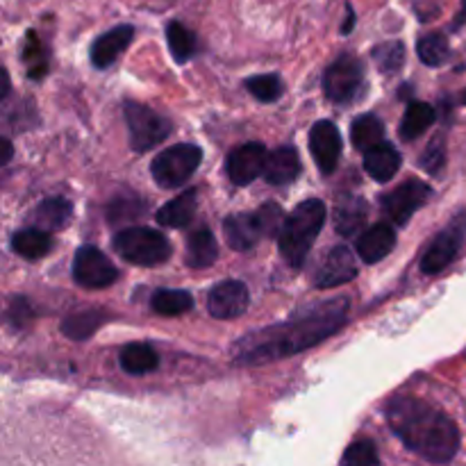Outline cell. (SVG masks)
Segmentation results:
<instances>
[{"instance_id": "obj_16", "label": "cell", "mask_w": 466, "mask_h": 466, "mask_svg": "<svg viewBox=\"0 0 466 466\" xmlns=\"http://www.w3.org/2000/svg\"><path fill=\"white\" fill-rule=\"evenodd\" d=\"M396 246V230L387 223H376L358 237V255L364 264H376L385 259Z\"/></svg>"}, {"instance_id": "obj_24", "label": "cell", "mask_w": 466, "mask_h": 466, "mask_svg": "<svg viewBox=\"0 0 466 466\" xmlns=\"http://www.w3.org/2000/svg\"><path fill=\"white\" fill-rule=\"evenodd\" d=\"M12 248L14 253L25 259H41L53 248V239L44 228H25V230L14 232Z\"/></svg>"}, {"instance_id": "obj_43", "label": "cell", "mask_w": 466, "mask_h": 466, "mask_svg": "<svg viewBox=\"0 0 466 466\" xmlns=\"http://www.w3.org/2000/svg\"><path fill=\"white\" fill-rule=\"evenodd\" d=\"M458 218H460V221H462V226L466 228V212L462 214V217H458Z\"/></svg>"}, {"instance_id": "obj_34", "label": "cell", "mask_w": 466, "mask_h": 466, "mask_svg": "<svg viewBox=\"0 0 466 466\" xmlns=\"http://www.w3.org/2000/svg\"><path fill=\"white\" fill-rule=\"evenodd\" d=\"M246 89L255 96L262 103H276L282 96L285 86H282V80L276 76V73H264V76H255L246 80Z\"/></svg>"}, {"instance_id": "obj_6", "label": "cell", "mask_w": 466, "mask_h": 466, "mask_svg": "<svg viewBox=\"0 0 466 466\" xmlns=\"http://www.w3.org/2000/svg\"><path fill=\"white\" fill-rule=\"evenodd\" d=\"M123 116H126L127 132H130V146L137 153H146V150L155 148L164 139H168L173 130L168 118L150 109L148 105L135 103V100H126Z\"/></svg>"}, {"instance_id": "obj_36", "label": "cell", "mask_w": 466, "mask_h": 466, "mask_svg": "<svg viewBox=\"0 0 466 466\" xmlns=\"http://www.w3.org/2000/svg\"><path fill=\"white\" fill-rule=\"evenodd\" d=\"M419 164H421L423 171L432 173V176H437V173H441V168H444L446 164V141L444 137H435V139L428 144V148L423 150L421 157H419Z\"/></svg>"}, {"instance_id": "obj_20", "label": "cell", "mask_w": 466, "mask_h": 466, "mask_svg": "<svg viewBox=\"0 0 466 466\" xmlns=\"http://www.w3.org/2000/svg\"><path fill=\"white\" fill-rule=\"evenodd\" d=\"M403 157L391 144H378L373 148L364 150V171L376 182H390L399 173Z\"/></svg>"}, {"instance_id": "obj_9", "label": "cell", "mask_w": 466, "mask_h": 466, "mask_svg": "<svg viewBox=\"0 0 466 466\" xmlns=\"http://www.w3.org/2000/svg\"><path fill=\"white\" fill-rule=\"evenodd\" d=\"M432 189L421 180H410L405 185L396 187L394 191L385 194L380 198L382 209H385L387 217L396 223V226H405L410 218L414 217V212L423 208L431 198Z\"/></svg>"}, {"instance_id": "obj_25", "label": "cell", "mask_w": 466, "mask_h": 466, "mask_svg": "<svg viewBox=\"0 0 466 466\" xmlns=\"http://www.w3.org/2000/svg\"><path fill=\"white\" fill-rule=\"evenodd\" d=\"M118 364L130 376H146L159 367V358L148 344H127L121 349Z\"/></svg>"}, {"instance_id": "obj_4", "label": "cell", "mask_w": 466, "mask_h": 466, "mask_svg": "<svg viewBox=\"0 0 466 466\" xmlns=\"http://www.w3.org/2000/svg\"><path fill=\"white\" fill-rule=\"evenodd\" d=\"M114 250L137 267H157L171 258V241L150 228H126L114 237Z\"/></svg>"}, {"instance_id": "obj_38", "label": "cell", "mask_w": 466, "mask_h": 466, "mask_svg": "<svg viewBox=\"0 0 466 466\" xmlns=\"http://www.w3.org/2000/svg\"><path fill=\"white\" fill-rule=\"evenodd\" d=\"M132 200L135 198H123V200H116V203L112 205V208H109V212H107V217L112 218L114 223H118V221H123V218H127V221H130V218H137L141 214V208H144V205L139 203V200H137L135 205H130Z\"/></svg>"}, {"instance_id": "obj_13", "label": "cell", "mask_w": 466, "mask_h": 466, "mask_svg": "<svg viewBox=\"0 0 466 466\" xmlns=\"http://www.w3.org/2000/svg\"><path fill=\"white\" fill-rule=\"evenodd\" d=\"M267 148L262 144H244L235 148L228 157V176L235 185L246 187L255 180V177L264 176V167H267Z\"/></svg>"}, {"instance_id": "obj_41", "label": "cell", "mask_w": 466, "mask_h": 466, "mask_svg": "<svg viewBox=\"0 0 466 466\" xmlns=\"http://www.w3.org/2000/svg\"><path fill=\"white\" fill-rule=\"evenodd\" d=\"M346 9H349V21L341 25V35H349V32L353 30V23H355V14H353V9H350V5Z\"/></svg>"}, {"instance_id": "obj_10", "label": "cell", "mask_w": 466, "mask_h": 466, "mask_svg": "<svg viewBox=\"0 0 466 466\" xmlns=\"http://www.w3.org/2000/svg\"><path fill=\"white\" fill-rule=\"evenodd\" d=\"M466 239V228L462 226L460 218H455L444 232L432 239V244L428 246V250L421 258V271L426 276H437V273L444 271L451 262L460 255V248H462Z\"/></svg>"}, {"instance_id": "obj_32", "label": "cell", "mask_w": 466, "mask_h": 466, "mask_svg": "<svg viewBox=\"0 0 466 466\" xmlns=\"http://www.w3.org/2000/svg\"><path fill=\"white\" fill-rule=\"evenodd\" d=\"M417 53L428 66H441L449 59L451 48L444 35H426L417 41Z\"/></svg>"}, {"instance_id": "obj_3", "label": "cell", "mask_w": 466, "mask_h": 466, "mask_svg": "<svg viewBox=\"0 0 466 466\" xmlns=\"http://www.w3.org/2000/svg\"><path fill=\"white\" fill-rule=\"evenodd\" d=\"M326 203L319 198L303 200L294 212L287 217L285 226H282L280 235H278V246H280V255L294 271H299L308 259L309 250H312L314 241H317L319 232H321L323 223H326Z\"/></svg>"}, {"instance_id": "obj_39", "label": "cell", "mask_w": 466, "mask_h": 466, "mask_svg": "<svg viewBox=\"0 0 466 466\" xmlns=\"http://www.w3.org/2000/svg\"><path fill=\"white\" fill-rule=\"evenodd\" d=\"M7 319L14 323V326H23V323L30 321V319H32L30 303H27L25 299H14L12 303H9Z\"/></svg>"}, {"instance_id": "obj_40", "label": "cell", "mask_w": 466, "mask_h": 466, "mask_svg": "<svg viewBox=\"0 0 466 466\" xmlns=\"http://www.w3.org/2000/svg\"><path fill=\"white\" fill-rule=\"evenodd\" d=\"M414 9H417V16L421 18V21H431V18H435L437 14H440L437 0H417V3H414Z\"/></svg>"}, {"instance_id": "obj_33", "label": "cell", "mask_w": 466, "mask_h": 466, "mask_svg": "<svg viewBox=\"0 0 466 466\" xmlns=\"http://www.w3.org/2000/svg\"><path fill=\"white\" fill-rule=\"evenodd\" d=\"M373 62L378 64L382 73L391 76V73L400 71L405 62V46L403 41H387L373 48Z\"/></svg>"}, {"instance_id": "obj_19", "label": "cell", "mask_w": 466, "mask_h": 466, "mask_svg": "<svg viewBox=\"0 0 466 466\" xmlns=\"http://www.w3.org/2000/svg\"><path fill=\"white\" fill-rule=\"evenodd\" d=\"M300 173V157L296 153V148L291 146H282L276 148L273 153H268L267 167H264V180L268 185L285 187L289 182H294Z\"/></svg>"}, {"instance_id": "obj_11", "label": "cell", "mask_w": 466, "mask_h": 466, "mask_svg": "<svg viewBox=\"0 0 466 466\" xmlns=\"http://www.w3.org/2000/svg\"><path fill=\"white\" fill-rule=\"evenodd\" d=\"M341 148H344V141H341V132L337 130L335 123L328 121V118L314 123L312 130H309V150H312L314 162L323 176L335 173L341 157Z\"/></svg>"}, {"instance_id": "obj_27", "label": "cell", "mask_w": 466, "mask_h": 466, "mask_svg": "<svg viewBox=\"0 0 466 466\" xmlns=\"http://www.w3.org/2000/svg\"><path fill=\"white\" fill-rule=\"evenodd\" d=\"M350 141L358 150H369L385 141V126L376 114H360L350 126Z\"/></svg>"}, {"instance_id": "obj_14", "label": "cell", "mask_w": 466, "mask_h": 466, "mask_svg": "<svg viewBox=\"0 0 466 466\" xmlns=\"http://www.w3.org/2000/svg\"><path fill=\"white\" fill-rule=\"evenodd\" d=\"M358 276V264H355L353 253L346 246H335L326 259L319 267L317 276H314V285L319 289H330V287H339L350 282Z\"/></svg>"}, {"instance_id": "obj_17", "label": "cell", "mask_w": 466, "mask_h": 466, "mask_svg": "<svg viewBox=\"0 0 466 466\" xmlns=\"http://www.w3.org/2000/svg\"><path fill=\"white\" fill-rule=\"evenodd\" d=\"M223 237H226L228 246L235 250H250L259 241L262 228H259L258 212L255 214H232L223 221Z\"/></svg>"}, {"instance_id": "obj_26", "label": "cell", "mask_w": 466, "mask_h": 466, "mask_svg": "<svg viewBox=\"0 0 466 466\" xmlns=\"http://www.w3.org/2000/svg\"><path fill=\"white\" fill-rule=\"evenodd\" d=\"M73 217V205L66 198H46L36 205L32 218L36 221V228L44 230H62L68 226Z\"/></svg>"}, {"instance_id": "obj_12", "label": "cell", "mask_w": 466, "mask_h": 466, "mask_svg": "<svg viewBox=\"0 0 466 466\" xmlns=\"http://www.w3.org/2000/svg\"><path fill=\"white\" fill-rule=\"evenodd\" d=\"M248 287L239 280H226L214 287L208 296V309L214 319H237L248 309Z\"/></svg>"}, {"instance_id": "obj_30", "label": "cell", "mask_w": 466, "mask_h": 466, "mask_svg": "<svg viewBox=\"0 0 466 466\" xmlns=\"http://www.w3.org/2000/svg\"><path fill=\"white\" fill-rule=\"evenodd\" d=\"M150 305L162 317H180L194 308V299L189 291L182 289H157L150 299Z\"/></svg>"}, {"instance_id": "obj_5", "label": "cell", "mask_w": 466, "mask_h": 466, "mask_svg": "<svg viewBox=\"0 0 466 466\" xmlns=\"http://www.w3.org/2000/svg\"><path fill=\"white\" fill-rule=\"evenodd\" d=\"M203 162V150L194 144H176L162 150L150 164L155 182L162 189H177L185 185Z\"/></svg>"}, {"instance_id": "obj_42", "label": "cell", "mask_w": 466, "mask_h": 466, "mask_svg": "<svg viewBox=\"0 0 466 466\" xmlns=\"http://www.w3.org/2000/svg\"><path fill=\"white\" fill-rule=\"evenodd\" d=\"M0 157H3V164H7L12 159V141L9 139H3V155Z\"/></svg>"}, {"instance_id": "obj_15", "label": "cell", "mask_w": 466, "mask_h": 466, "mask_svg": "<svg viewBox=\"0 0 466 466\" xmlns=\"http://www.w3.org/2000/svg\"><path fill=\"white\" fill-rule=\"evenodd\" d=\"M132 36H135V27L132 25H116L114 30L105 32L98 39L91 44V64L96 68H107L116 62L123 55V50L130 46Z\"/></svg>"}, {"instance_id": "obj_7", "label": "cell", "mask_w": 466, "mask_h": 466, "mask_svg": "<svg viewBox=\"0 0 466 466\" xmlns=\"http://www.w3.org/2000/svg\"><path fill=\"white\" fill-rule=\"evenodd\" d=\"M364 91V66L353 55H341L323 73V94L337 105H350Z\"/></svg>"}, {"instance_id": "obj_29", "label": "cell", "mask_w": 466, "mask_h": 466, "mask_svg": "<svg viewBox=\"0 0 466 466\" xmlns=\"http://www.w3.org/2000/svg\"><path fill=\"white\" fill-rule=\"evenodd\" d=\"M21 57H23V64H25V68H27V76H30L32 80H41V77L48 73V62H50L48 50H46V46L41 44L39 35H36L35 30H30L25 35Z\"/></svg>"}, {"instance_id": "obj_23", "label": "cell", "mask_w": 466, "mask_h": 466, "mask_svg": "<svg viewBox=\"0 0 466 466\" xmlns=\"http://www.w3.org/2000/svg\"><path fill=\"white\" fill-rule=\"evenodd\" d=\"M435 118H437V112L432 105L423 103V100H412V103L408 105V109H405L403 121H400V127H399L400 139L405 141L419 139V137H421L423 132L435 123Z\"/></svg>"}, {"instance_id": "obj_31", "label": "cell", "mask_w": 466, "mask_h": 466, "mask_svg": "<svg viewBox=\"0 0 466 466\" xmlns=\"http://www.w3.org/2000/svg\"><path fill=\"white\" fill-rule=\"evenodd\" d=\"M167 41L173 59L180 64L189 62L196 55V35L180 21H171L167 25Z\"/></svg>"}, {"instance_id": "obj_22", "label": "cell", "mask_w": 466, "mask_h": 466, "mask_svg": "<svg viewBox=\"0 0 466 466\" xmlns=\"http://www.w3.org/2000/svg\"><path fill=\"white\" fill-rule=\"evenodd\" d=\"M218 259V244L208 226L196 228L187 239V264L191 268H209Z\"/></svg>"}, {"instance_id": "obj_8", "label": "cell", "mask_w": 466, "mask_h": 466, "mask_svg": "<svg viewBox=\"0 0 466 466\" xmlns=\"http://www.w3.org/2000/svg\"><path fill=\"white\" fill-rule=\"evenodd\" d=\"M118 271L112 259L96 246H82L73 258V280L85 289H105L116 282Z\"/></svg>"}, {"instance_id": "obj_21", "label": "cell", "mask_w": 466, "mask_h": 466, "mask_svg": "<svg viewBox=\"0 0 466 466\" xmlns=\"http://www.w3.org/2000/svg\"><path fill=\"white\" fill-rule=\"evenodd\" d=\"M196 209H198V191L187 189L157 209V223L164 228H187L194 221Z\"/></svg>"}, {"instance_id": "obj_37", "label": "cell", "mask_w": 466, "mask_h": 466, "mask_svg": "<svg viewBox=\"0 0 466 466\" xmlns=\"http://www.w3.org/2000/svg\"><path fill=\"white\" fill-rule=\"evenodd\" d=\"M258 221H259V228H262L264 237H278L287 218L285 214H282L280 205L264 203L262 208L258 209Z\"/></svg>"}, {"instance_id": "obj_1", "label": "cell", "mask_w": 466, "mask_h": 466, "mask_svg": "<svg viewBox=\"0 0 466 466\" xmlns=\"http://www.w3.org/2000/svg\"><path fill=\"white\" fill-rule=\"evenodd\" d=\"M346 319H349V300H319L278 326L262 328L241 337L232 346V360L244 367L253 364L258 367L273 360L289 358L335 335L337 330H341Z\"/></svg>"}, {"instance_id": "obj_2", "label": "cell", "mask_w": 466, "mask_h": 466, "mask_svg": "<svg viewBox=\"0 0 466 466\" xmlns=\"http://www.w3.org/2000/svg\"><path fill=\"white\" fill-rule=\"evenodd\" d=\"M387 423L412 453L435 464L451 462L460 451V431L444 412L412 396L387 405Z\"/></svg>"}, {"instance_id": "obj_35", "label": "cell", "mask_w": 466, "mask_h": 466, "mask_svg": "<svg viewBox=\"0 0 466 466\" xmlns=\"http://www.w3.org/2000/svg\"><path fill=\"white\" fill-rule=\"evenodd\" d=\"M341 464L371 466V464H380V458H378V451L376 446H373V441L362 440L350 444V449L341 455Z\"/></svg>"}, {"instance_id": "obj_28", "label": "cell", "mask_w": 466, "mask_h": 466, "mask_svg": "<svg viewBox=\"0 0 466 466\" xmlns=\"http://www.w3.org/2000/svg\"><path fill=\"white\" fill-rule=\"evenodd\" d=\"M107 323V314L100 309H86V312L73 314L62 323V332L73 341H85L98 332L100 326Z\"/></svg>"}, {"instance_id": "obj_18", "label": "cell", "mask_w": 466, "mask_h": 466, "mask_svg": "<svg viewBox=\"0 0 466 466\" xmlns=\"http://www.w3.org/2000/svg\"><path fill=\"white\" fill-rule=\"evenodd\" d=\"M364 221H367V203H364V198L353 194H341L337 198L335 209H332L335 230L341 237H353L355 232L362 230Z\"/></svg>"}]
</instances>
